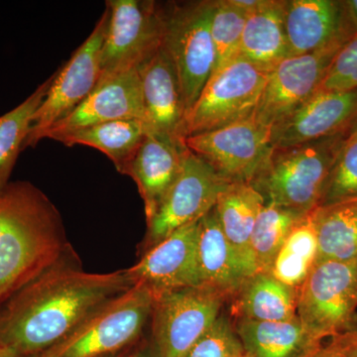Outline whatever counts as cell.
Instances as JSON below:
<instances>
[{
	"instance_id": "cell-20",
	"label": "cell",
	"mask_w": 357,
	"mask_h": 357,
	"mask_svg": "<svg viewBox=\"0 0 357 357\" xmlns=\"http://www.w3.org/2000/svg\"><path fill=\"white\" fill-rule=\"evenodd\" d=\"M232 321L248 357H311L324 345L298 317L280 321Z\"/></svg>"
},
{
	"instance_id": "cell-37",
	"label": "cell",
	"mask_w": 357,
	"mask_h": 357,
	"mask_svg": "<svg viewBox=\"0 0 357 357\" xmlns=\"http://www.w3.org/2000/svg\"><path fill=\"white\" fill-rule=\"evenodd\" d=\"M344 6L349 20L351 21L354 37H356L357 36V0H344Z\"/></svg>"
},
{
	"instance_id": "cell-36",
	"label": "cell",
	"mask_w": 357,
	"mask_h": 357,
	"mask_svg": "<svg viewBox=\"0 0 357 357\" xmlns=\"http://www.w3.org/2000/svg\"><path fill=\"white\" fill-rule=\"evenodd\" d=\"M229 1L234 6L238 7L248 14L259 8L264 3L265 0H229Z\"/></svg>"
},
{
	"instance_id": "cell-31",
	"label": "cell",
	"mask_w": 357,
	"mask_h": 357,
	"mask_svg": "<svg viewBox=\"0 0 357 357\" xmlns=\"http://www.w3.org/2000/svg\"><path fill=\"white\" fill-rule=\"evenodd\" d=\"M357 199V134L349 133L326 178L319 206Z\"/></svg>"
},
{
	"instance_id": "cell-33",
	"label": "cell",
	"mask_w": 357,
	"mask_h": 357,
	"mask_svg": "<svg viewBox=\"0 0 357 357\" xmlns=\"http://www.w3.org/2000/svg\"><path fill=\"white\" fill-rule=\"evenodd\" d=\"M354 89H357V36L337 52L317 91Z\"/></svg>"
},
{
	"instance_id": "cell-6",
	"label": "cell",
	"mask_w": 357,
	"mask_h": 357,
	"mask_svg": "<svg viewBox=\"0 0 357 357\" xmlns=\"http://www.w3.org/2000/svg\"><path fill=\"white\" fill-rule=\"evenodd\" d=\"M269 73L241 56L215 70L185 117V138L255 116Z\"/></svg>"
},
{
	"instance_id": "cell-4",
	"label": "cell",
	"mask_w": 357,
	"mask_h": 357,
	"mask_svg": "<svg viewBox=\"0 0 357 357\" xmlns=\"http://www.w3.org/2000/svg\"><path fill=\"white\" fill-rule=\"evenodd\" d=\"M154 300L149 288L135 284L34 357H110L128 351L143 337Z\"/></svg>"
},
{
	"instance_id": "cell-32",
	"label": "cell",
	"mask_w": 357,
	"mask_h": 357,
	"mask_svg": "<svg viewBox=\"0 0 357 357\" xmlns=\"http://www.w3.org/2000/svg\"><path fill=\"white\" fill-rule=\"evenodd\" d=\"M243 344L234 321L222 314L210 331L199 338L184 357H244Z\"/></svg>"
},
{
	"instance_id": "cell-22",
	"label": "cell",
	"mask_w": 357,
	"mask_h": 357,
	"mask_svg": "<svg viewBox=\"0 0 357 357\" xmlns=\"http://www.w3.org/2000/svg\"><path fill=\"white\" fill-rule=\"evenodd\" d=\"M298 296L299 291L277 280L269 272H256L230 299V314L234 319L289 321L297 318Z\"/></svg>"
},
{
	"instance_id": "cell-12",
	"label": "cell",
	"mask_w": 357,
	"mask_h": 357,
	"mask_svg": "<svg viewBox=\"0 0 357 357\" xmlns=\"http://www.w3.org/2000/svg\"><path fill=\"white\" fill-rule=\"evenodd\" d=\"M185 146L227 183H250L272 149L271 128L255 116L185 139Z\"/></svg>"
},
{
	"instance_id": "cell-21",
	"label": "cell",
	"mask_w": 357,
	"mask_h": 357,
	"mask_svg": "<svg viewBox=\"0 0 357 357\" xmlns=\"http://www.w3.org/2000/svg\"><path fill=\"white\" fill-rule=\"evenodd\" d=\"M198 260L203 285L229 301L253 275L223 234L215 208L199 220Z\"/></svg>"
},
{
	"instance_id": "cell-19",
	"label": "cell",
	"mask_w": 357,
	"mask_h": 357,
	"mask_svg": "<svg viewBox=\"0 0 357 357\" xmlns=\"http://www.w3.org/2000/svg\"><path fill=\"white\" fill-rule=\"evenodd\" d=\"M185 143L148 133L126 174L137 185L146 222L154 217L182 169Z\"/></svg>"
},
{
	"instance_id": "cell-10",
	"label": "cell",
	"mask_w": 357,
	"mask_h": 357,
	"mask_svg": "<svg viewBox=\"0 0 357 357\" xmlns=\"http://www.w3.org/2000/svg\"><path fill=\"white\" fill-rule=\"evenodd\" d=\"M109 21L107 7L88 38L54 74L48 93L34 115L23 149L36 146L45 131L74 112L95 91L100 81V57Z\"/></svg>"
},
{
	"instance_id": "cell-7",
	"label": "cell",
	"mask_w": 357,
	"mask_h": 357,
	"mask_svg": "<svg viewBox=\"0 0 357 357\" xmlns=\"http://www.w3.org/2000/svg\"><path fill=\"white\" fill-rule=\"evenodd\" d=\"M297 317L323 340L357 331V259L317 262L300 288Z\"/></svg>"
},
{
	"instance_id": "cell-5",
	"label": "cell",
	"mask_w": 357,
	"mask_h": 357,
	"mask_svg": "<svg viewBox=\"0 0 357 357\" xmlns=\"http://www.w3.org/2000/svg\"><path fill=\"white\" fill-rule=\"evenodd\" d=\"M161 6L163 46L177 70L187 117L217 65L211 31L213 0L171 2Z\"/></svg>"
},
{
	"instance_id": "cell-8",
	"label": "cell",
	"mask_w": 357,
	"mask_h": 357,
	"mask_svg": "<svg viewBox=\"0 0 357 357\" xmlns=\"http://www.w3.org/2000/svg\"><path fill=\"white\" fill-rule=\"evenodd\" d=\"M227 301L206 285L155 295L150 337L160 357H184L215 325Z\"/></svg>"
},
{
	"instance_id": "cell-18",
	"label": "cell",
	"mask_w": 357,
	"mask_h": 357,
	"mask_svg": "<svg viewBox=\"0 0 357 357\" xmlns=\"http://www.w3.org/2000/svg\"><path fill=\"white\" fill-rule=\"evenodd\" d=\"M144 119L142 91L138 70L112 77L95 91L74 112L45 131L42 140L61 134L121 119Z\"/></svg>"
},
{
	"instance_id": "cell-41",
	"label": "cell",
	"mask_w": 357,
	"mask_h": 357,
	"mask_svg": "<svg viewBox=\"0 0 357 357\" xmlns=\"http://www.w3.org/2000/svg\"><path fill=\"white\" fill-rule=\"evenodd\" d=\"M351 133L357 134V121L356 123H354V128H351Z\"/></svg>"
},
{
	"instance_id": "cell-3",
	"label": "cell",
	"mask_w": 357,
	"mask_h": 357,
	"mask_svg": "<svg viewBox=\"0 0 357 357\" xmlns=\"http://www.w3.org/2000/svg\"><path fill=\"white\" fill-rule=\"evenodd\" d=\"M349 133L272 147L249 184L265 204L311 213L319 208L326 178Z\"/></svg>"
},
{
	"instance_id": "cell-38",
	"label": "cell",
	"mask_w": 357,
	"mask_h": 357,
	"mask_svg": "<svg viewBox=\"0 0 357 357\" xmlns=\"http://www.w3.org/2000/svg\"><path fill=\"white\" fill-rule=\"evenodd\" d=\"M311 357H342L340 352L338 351L337 347L333 344L332 340L326 344H324L319 351H317L314 356Z\"/></svg>"
},
{
	"instance_id": "cell-13",
	"label": "cell",
	"mask_w": 357,
	"mask_h": 357,
	"mask_svg": "<svg viewBox=\"0 0 357 357\" xmlns=\"http://www.w3.org/2000/svg\"><path fill=\"white\" fill-rule=\"evenodd\" d=\"M342 46L335 45L312 53L291 56L270 70L255 115L256 121L272 128L299 109L317 93L333 58Z\"/></svg>"
},
{
	"instance_id": "cell-17",
	"label": "cell",
	"mask_w": 357,
	"mask_h": 357,
	"mask_svg": "<svg viewBox=\"0 0 357 357\" xmlns=\"http://www.w3.org/2000/svg\"><path fill=\"white\" fill-rule=\"evenodd\" d=\"M289 57L347 44L354 37L344 0H285Z\"/></svg>"
},
{
	"instance_id": "cell-16",
	"label": "cell",
	"mask_w": 357,
	"mask_h": 357,
	"mask_svg": "<svg viewBox=\"0 0 357 357\" xmlns=\"http://www.w3.org/2000/svg\"><path fill=\"white\" fill-rule=\"evenodd\" d=\"M148 133L185 142V109L177 70L163 44L137 68Z\"/></svg>"
},
{
	"instance_id": "cell-29",
	"label": "cell",
	"mask_w": 357,
	"mask_h": 357,
	"mask_svg": "<svg viewBox=\"0 0 357 357\" xmlns=\"http://www.w3.org/2000/svg\"><path fill=\"white\" fill-rule=\"evenodd\" d=\"M310 213L264 204L251 236V252L257 272H268L275 256L295 225Z\"/></svg>"
},
{
	"instance_id": "cell-15",
	"label": "cell",
	"mask_w": 357,
	"mask_h": 357,
	"mask_svg": "<svg viewBox=\"0 0 357 357\" xmlns=\"http://www.w3.org/2000/svg\"><path fill=\"white\" fill-rule=\"evenodd\" d=\"M357 121V89L317 91L306 102L271 128L273 147L351 132Z\"/></svg>"
},
{
	"instance_id": "cell-14",
	"label": "cell",
	"mask_w": 357,
	"mask_h": 357,
	"mask_svg": "<svg viewBox=\"0 0 357 357\" xmlns=\"http://www.w3.org/2000/svg\"><path fill=\"white\" fill-rule=\"evenodd\" d=\"M199 222L176 230L141 253L139 261L126 272L134 285L142 284L154 295L203 285L198 260Z\"/></svg>"
},
{
	"instance_id": "cell-1",
	"label": "cell",
	"mask_w": 357,
	"mask_h": 357,
	"mask_svg": "<svg viewBox=\"0 0 357 357\" xmlns=\"http://www.w3.org/2000/svg\"><path fill=\"white\" fill-rule=\"evenodd\" d=\"M133 286L126 269L89 273L70 255L0 307V347L39 356Z\"/></svg>"
},
{
	"instance_id": "cell-25",
	"label": "cell",
	"mask_w": 357,
	"mask_h": 357,
	"mask_svg": "<svg viewBox=\"0 0 357 357\" xmlns=\"http://www.w3.org/2000/svg\"><path fill=\"white\" fill-rule=\"evenodd\" d=\"M147 134L146 124L141 119H121L61 134L52 140L68 147L84 145L100 150L124 175Z\"/></svg>"
},
{
	"instance_id": "cell-40",
	"label": "cell",
	"mask_w": 357,
	"mask_h": 357,
	"mask_svg": "<svg viewBox=\"0 0 357 357\" xmlns=\"http://www.w3.org/2000/svg\"><path fill=\"white\" fill-rule=\"evenodd\" d=\"M129 349H128V351H129ZM128 351L121 352V354H117V356H110V357H126V354H128Z\"/></svg>"
},
{
	"instance_id": "cell-11",
	"label": "cell",
	"mask_w": 357,
	"mask_h": 357,
	"mask_svg": "<svg viewBox=\"0 0 357 357\" xmlns=\"http://www.w3.org/2000/svg\"><path fill=\"white\" fill-rule=\"evenodd\" d=\"M188 148V147H187ZM225 182L204 160L185 150L182 169L154 217L147 222V232L140 253L165 239L176 230L198 222L215 208Z\"/></svg>"
},
{
	"instance_id": "cell-30",
	"label": "cell",
	"mask_w": 357,
	"mask_h": 357,
	"mask_svg": "<svg viewBox=\"0 0 357 357\" xmlns=\"http://www.w3.org/2000/svg\"><path fill=\"white\" fill-rule=\"evenodd\" d=\"M248 13L229 0H213L211 31L217 53L215 70L239 56Z\"/></svg>"
},
{
	"instance_id": "cell-2",
	"label": "cell",
	"mask_w": 357,
	"mask_h": 357,
	"mask_svg": "<svg viewBox=\"0 0 357 357\" xmlns=\"http://www.w3.org/2000/svg\"><path fill=\"white\" fill-rule=\"evenodd\" d=\"M72 255L62 218L27 181L0 192V307L54 265Z\"/></svg>"
},
{
	"instance_id": "cell-28",
	"label": "cell",
	"mask_w": 357,
	"mask_h": 357,
	"mask_svg": "<svg viewBox=\"0 0 357 357\" xmlns=\"http://www.w3.org/2000/svg\"><path fill=\"white\" fill-rule=\"evenodd\" d=\"M53 77L52 75L24 102L0 116V192L10 183L9 178L31 130L34 115L43 102Z\"/></svg>"
},
{
	"instance_id": "cell-35",
	"label": "cell",
	"mask_w": 357,
	"mask_h": 357,
	"mask_svg": "<svg viewBox=\"0 0 357 357\" xmlns=\"http://www.w3.org/2000/svg\"><path fill=\"white\" fill-rule=\"evenodd\" d=\"M126 357H160L151 337H142L128 351Z\"/></svg>"
},
{
	"instance_id": "cell-24",
	"label": "cell",
	"mask_w": 357,
	"mask_h": 357,
	"mask_svg": "<svg viewBox=\"0 0 357 357\" xmlns=\"http://www.w3.org/2000/svg\"><path fill=\"white\" fill-rule=\"evenodd\" d=\"M284 8L285 0H265L259 8L248 14L241 57L269 70L289 57Z\"/></svg>"
},
{
	"instance_id": "cell-27",
	"label": "cell",
	"mask_w": 357,
	"mask_h": 357,
	"mask_svg": "<svg viewBox=\"0 0 357 357\" xmlns=\"http://www.w3.org/2000/svg\"><path fill=\"white\" fill-rule=\"evenodd\" d=\"M318 259V237L311 211L295 225L268 272L277 280L299 291Z\"/></svg>"
},
{
	"instance_id": "cell-9",
	"label": "cell",
	"mask_w": 357,
	"mask_h": 357,
	"mask_svg": "<svg viewBox=\"0 0 357 357\" xmlns=\"http://www.w3.org/2000/svg\"><path fill=\"white\" fill-rule=\"evenodd\" d=\"M107 7L109 21L96 86L137 69L163 44L161 3L150 0H109Z\"/></svg>"
},
{
	"instance_id": "cell-34",
	"label": "cell",
	"mask_w": 357,
	"mask_h": 357,
	"mask_svg": "<svg viewBox=\"0 0 357 357\" xmlns=\"http://www.w3.org/2000/svg\"><path fill=\"white\" fill-rule=\"evenodd\" d=\"M342 357H357V331L331 338Z\"/></svg>"
},
{
	"instance_id": "cell-39",
	"label": "cell",
	"mask_w": 357,
	"mask_h": 357,
	"mask_svg": "<svg viewBox=\"0 0 357 357\" xmlns=\"http://www.w3.org/2000/svg\"><path fill=\"white\" fill-rule=\"evenodd\" d=\"M0 357H34V356H25L22 354H17V352L10 351V349H6V347H0Z\"/></svg>"
},
{
	"instance_id": "cell-26",
	"label": "cell",
	"mask_w": 357,
	"mask_h": 357,
	"mask_svg": "<svg viewBox=\"0 0 357 357\" xmlns=\"http://www.w3.org/2000/svg\"><path fill=\"white\" fill-rule=\"evenodd\" d=\"M319 261L357 259V199L319 206L312 211Z\"/></svg>"
},
{
	"instance_id": "cell-23",
	"label": "cell",
	"mask_w": 357,
	"mask_h": 357,
	"mask_svg": "<svg viewBox=\"0 0 357 357\" xmlns=\"http://www.w3.org/2000/svg\"><path fill=\"white\" fill-rule=\"evenodd\" d=\"M264 199L249 183H230L218 196L215 210L227 241L252 274L257 272L252 252L251 236Z\"/></svg>"
},
{
	"instance_id": "cell-42",
	"label": "cell",
	"mask_w": 357,
	"mask_h": 357,
	"mask_svg": "<svg viewBox=\"0 0 357 357\" xmlns=\"http://www.w3.org/2000/svg\"><path fill=\"white\" fill-rule=\"evenodd\" d=\"M244 357H248V356H244Z\"/></svg>"
}]
</instances>
